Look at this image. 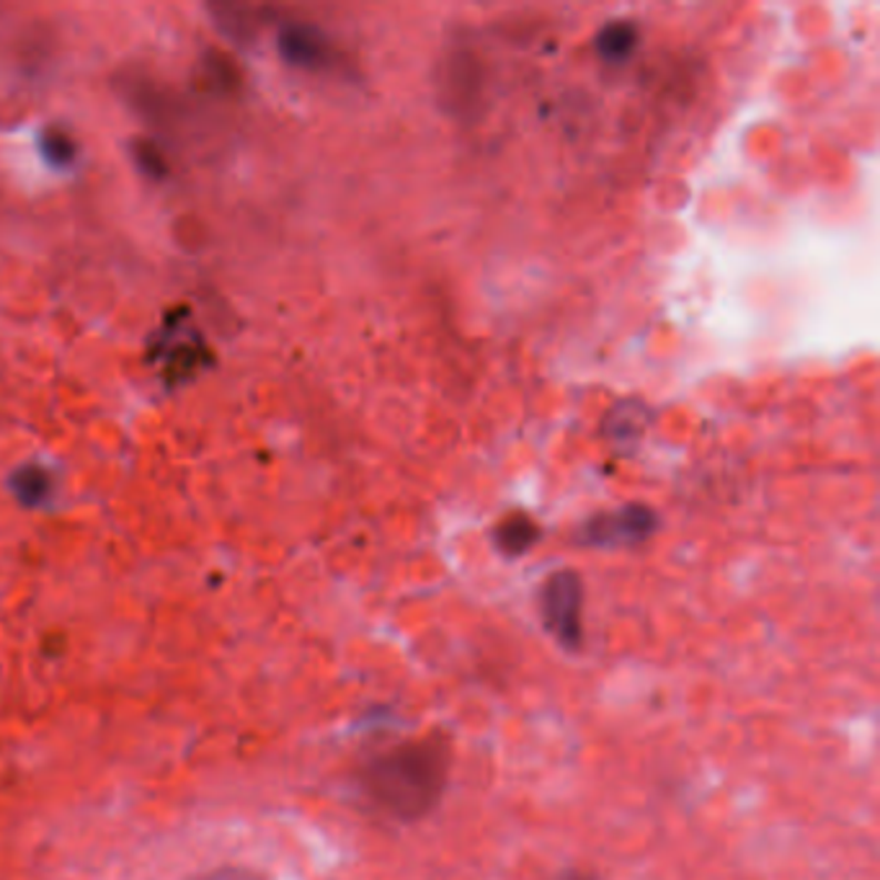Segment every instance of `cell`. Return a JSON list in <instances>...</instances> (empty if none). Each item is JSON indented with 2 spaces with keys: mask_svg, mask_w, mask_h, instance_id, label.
<instances>
[{
  "mask_svg": "<svg viewBox=\"0 0 880 880\" xmlns=\"http://www.w3.org/2000/svg\"><path fill=\"white\" fill-rule=\"evenodd\" d=\"M450 749L442 738L400 744L361 767L357 785L377 811L396 821H419L434 811L447 788Z\"/></svg>",
  "mask_w": 880,
  "mask_h": 880,
  "instance_id": "6da1fadb",
  "label": "cell"
},
{
  "mask_svg": "<svg viewBox=\"0 0 880 880\" xmlns=\"http://www.w3.org/2000/svg\"><path fill=\"white\" fill-rule=\"evenodd\" d=\"M581 610H584V584L579 573L557 571L545 581L540 594V612L545 631L561 643L563 648L576 651L584 638L581 625Z\"/></svg>",
  "mask_w": 880,
  "mask_h": 880,
  "instance_id": "7a4b0ae2",
  "label": "cell"
},
{
  "mask_svg": "<svg viewBox=\"0 0 880 880\" xmlns=\"http://www.w3.org/2000/svg\"><path fill=\"white\" fill-rule=\"evenodd\" d=\"M656 514L643 504H627L615 512L596 514L579 530V542L589 548H633L654 538Z\"/></svg>",
  "mask_w": 880,
  "mask_h": 880,
  "instance_id": "3957f363",
  "label": "cell"
},
{
  "mask_svg": "<svg viewBox=\"0 0 880 880\" xmlns=\"http://www.w3.org/2000/svg\"><path fill=\"white\" fill-rule=\"evenodd\" d=\"M279 54L287 65L300 70H328L334 65L336 52L331 39L313 23L289 21L279 29Z\"/></svg>",
  "mask_w": 880,
  "mask_h": 880,
  "instance_id": "277c9868",
  "label": "cell"
},
{
  "mask_svg": "<svg viewBox=\"0 0 880 880\" xmlns=\"http://www.w3.org/2000/svg\"><path fill=\"white\" fill-rule=\"evenodd\" d=\"M596 52L610 65H623L625 60H631V54L638 47V27L627 19L610 21L607 27L600 29V34L594 39Z\"/></svg>",
  "mask_w": 880,
  "mask_h": 880,
  "instance_id": "5b68a950",
  "label": "cell"
},
{
  "mask_svg": "<svg viewBox=\"0 0 880 880\" xmlns=\"http://www.w3.org/2000/svg\"><path fill=\"white\" fill-rule=\"evenodd\" d=\"M540 540L538 522L528 514H512L506 520L499 522V528L493 530V542L506 557H520L534 548V542Z\"/></svg>",
  "mask_w": 880,
  "mask_h": 880,
  "instance_id": "8992f818",
  "label": "cell"
},
{
  "mask_svg": "<svg viewBox=\"0 0 880 880\" xmlns=\"http://www.w3.org/2000/svg\"><path fill=\"white\" fill-rule=\"evenodd\" d=\"M648 427V408H643L635 400H625V403L615 406V411L607 416V434L617 447H627L631 450L633 442H638L643 431Z\"/></svg>",
  "mask_w": 880,
  "mask_h": 880,
  "instance_id": "52a82bcc",
  "label": "cell"
},
{
  "mask_svg": "<svg viewBox=\"0 0 880 880\" xmlns=\"http://www.w3.org/2000/svg\"><path fill=\"white\" fill-rule=\"evenodd\" d=\"M204 351H207V347H204L199 336H188V339L181 344L166 341V347H163V359H166V372L171 380L174 382L186 380V377L202 365L204 357H207Z\"/></svg>",
  "mask_w": 880,
  "mask_h": 880,
  "instance_id": "ba28073f",
  "label": "cell"
},
{
  "mask_svg": "<svg viewBox=\"0 0 880 880\" xmlns=\"http://www.w3.org/2000/svg\"><path fill=\"white\" fill-rule=\"evenodd\" d=\"M11 489L16 497H19L21 504L27 506H39L50 499V473L37 465H27L21 470H16L11 478Z\"/></svg>",
  "mask_w": 880,
  "mask_h": 880,
  "instance_id": "9c48e42d",
  "label": "cell"
},
{
  "mask_svg": "<svg viewBox=\"0 0 880 880\" xmlns=\"http://www.w3.org/2000/svg\"><path fill=\"white\" fill-rule=\"evenodd\" d=\"M42 153H44V158L52 163V166H68V163L75 158V145H73V140L65 135V132L50 130L42 140Z\"/></svg>",
  "mask_w": 880,
  "mask_h": 880,
  "instance_id": "30bf717a",
  "label": "cell"
},
{
  "mask_svg": "<svg viewBox=\"0 0 880 880\" xmlns=\"http://www.w3.org/2000/svg\"><path fill=\"white\" fill-rule=\"evenodd\" d=\"M192 880H266V878L250 868L227 866V868H217V870H212V873H204V876L192 878Z\"/></svg>",
  "mask_w": 880,
  "mask_h": 880,
  "instance_id": "8fae6325",
  "label": "cell"
},
{
  "mask_svg": "<svg viewBox=\"0 0 880 880\" xmlns=\"http://www.w3.org/2000/svg\"><path fill=\"white\" fill-rule=\"evenodd\" d=\"M569 880H589V878H579V876H573V878H569Z\"/></svg>",
  "mask_w": 880,
  "mask_h": 880,
  "instance_id": "7c38bea8",
  "label": "cell"
}]
</instances>
